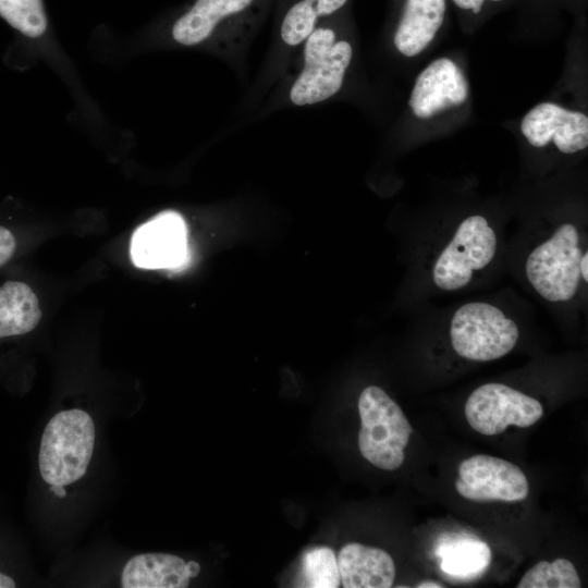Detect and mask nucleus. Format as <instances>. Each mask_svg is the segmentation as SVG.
<instances>
[{"mask_svg":"<svg viewBox=\"0 0 588 588\" xmlns=\"http://www.w3.org/2000/svg\"><path fill=\"white\" fill-rule=\"evenodd\" d=\"M306 39L304 69L290 93L297 106L323 101L338 93L353 54L351 45L335 41L329 28L314 29Z\"/></svg>","mask_w":588,"mask_h":588,"instance_id":"obj_5","label":"nucleus"},{"mask_svg":"<svg viewBox=\"0 0 588 588\" xmlns=\"http://www.w3.org/2000/svg\"><path fill=\"white\" fill-rule=\"evenodd\" d=\"M15 586V580L12 577L0 572V588H14Z\"/></svg>","mask_w":588,"mask_h":588,"instance_id":"obj_25","label":"nucleus"},{"mask_svg":"<svg viewBox=\"0 0 588 588\" xmlns=\"http://www.w3.org/2000/svg\"><path fill=\"white\" fill-rule=\"evenodd\" d=\"M340 584L338 561L330 548L316 547L304 552L297 586L336 588Z\"/></svg>","mask_w":588,"mask_h":588,"instance_id":"obj_20","label":"nucleus"},{"mask_svg":"<svg viewBox=\"0 0 588 588\" xmlns=\"http://www.w3.org/2000/svg\"><path fill=\"white\" fill-rule=\"evenodd\" d=\"M130 250L138 268L181 269L189 258L184 219L175 211L157 215L136 229Z\"/></svg>","mask_w":588,"mask_h":588,"instance_id":"obj_9","label":"nucleus"},{"mask_svg":"<svg viewBox=\"0 0 588 588\" xmlns=\"http://www.w3.org/2000/svg\"><path fill=\"white\" fill-rule=\"evenodd\" d=\"M360 430L358 448L372 465L384 470L404 461L412 427L401 407L379 387L363 390L358 400Z\"/></svg>","mask_w":588,"mask_h":588,"instance_id":"obj_2","label":"nucleus"},{"mask_svg":"<svg viewBox=\"0 0 588 588\" xmlns=\"http://www.w3.org/2000/svg\"><path fill=\"white\" fill-rule=\"evenodd\" d=\"M445 13V0H406L394 35L396 49L405 57L421 53L433 40Z\"/></svg>","mask_w":588,"mask_h":588,"instance_id":"obj_14","label":"nucleus"},{"mask_svg":"<svg viewBox=\"0 0 588 588\" xmlns=\"http://www.w3.org/2000/svg\"><path fill=\"white\" fill-rule=\"evenodd\" d=\"M468 95V81L461 68L442 57L417 76L408 105L416 118L426 120L463 105Z\"/></svg>","mask_w":588,"mask_h":588,"instance_id":"obj_11","label":"nucleus"},{"mask_svg":"<svg viewBox=\"0 0 588 588\" xmlns=\"http://www.w3.org/2000/svg\"><path fill=\"white\" fill-rule=\"evenodd\" d=\"M418 588H442L443 585L436 581H424L417 585Z\"/></svg>","mask_w":588,"mask_h":588,"instance_id":"obj_27","label":"nucleus"},{"mask_svg":"<svg viewBox=\"0 0 588 588\" xmlns=\"http://www.w3.org/2000/svg\"><path fill=\"white\" fill-rule=\"evenodd\" d=\"M50 490L60 498H63L66 494L64 487L61 486H50Z\"/></svg>","mask_w":588,"mask_h":588,"instance_id":"obj_26","label":"nucleus"},{"mask_svg":"<svg viewBox=\"0 0 588 588\" xmlns=\"http://www.w3.org/2000/svg\"><path fill=\"white\" fill-rule=\"evenodd\" d=\"M453 2L464 10H471L474 13H479L485 0H453Z\"/></svg>","mask_w":588,"mask_h":588,"instance_id":"obj_23","label":"nucleus"},{"mask_svg":"<svg viewBox=\"0 0 588 588\" xmlns=\"http://www.w3.org/2000/svg\"><path fill=\"white\" fill-rule=\"evenodd\" d=\"M253 0H197L172 27L175 41L184 46L197 45L207 39L219 21L237 13Z\"/></svg>","mask_w":588,"mask_h":588,"instance_id":"obj_15","label":"nucleus"},{"mask_svg":"<svg viewBox=\"0 0 588 588\" xmlns=\"http://www.w3.org/2000/svg\"><path fill=\"white\" fill-rule=\"evenodd\" d=\"M96 429L91 416L79 408L57 413L46 425L38 452V468L49 486H69L83 478L90 464Z\"/></svg>","mask_w":588,"mask_h":588,"instance_id":"obj_1","label":"nucleus"},{"mask_svg":"<svg viewBox=\"0 0 588 588\" xmlns=\"http://www.w3.org/2000/svg\"><path fill=\"white\" fill-rule=\"evenodd\" d=\"M200 572L195 561L168 553H142L132 556L123 566L121 586L124 588H184Z\"/></svg>","mask_w":588,"mask_h":588,"instance_id":"obj_12","label":"nucleus"},{"mask_svg":"<svg viewBox=\"0 0 588 588\" xmlns=\"http://www.w3.org/2000/svg\"><path fill=\"white\" fill-rule=\"evenodd\" d=\"M579 576L573 563L559 558L553 562L540 561L529 568L517 588H579Z\"/></svg>","mask_w":588,"mask_h":588,"instance_id":"obj_21","label":"nucleus"},{"mask_svg":"<svg viewBox=\"0 0 588 588\" xmlns=\"http://www.w3.org/2000/svg\"><path fill=\"white\" fill-rule=\"evenodd\" d=\"M455 489L463 498L478 502L520 501L529 492L527 478L519 467L485 454L461 462Z\"/></svg>","mask_w":588,"mask_h":588,"instance_id":"obj_8","label":"nucleus"},{"mask_svg":"<svg viewBox=\"0 0 588 588\" xmlns=\"http://www.w3.org/2000/svg\"><path fill=\"white\" fill-rule=\"evenodd\" d=\"M437 554L441 559V569L460 580L480 576L491 561L489 546L471 538L446 540L438 547Z\"/></svg>","mask_w":588,"mask_h":588,"instance_id":"obj_17","label":"nucleus"},{"mask_svg":"<svg viewBox=\"0 0 588 588\" xmlns=\"http://www.w3.org/2000/svg\"><path fill=\"white\" fill-rule=\"evenodd\" d=\"M580 275L587 282L588 281V253L583 254L579 262Z\"/></svg>","mask_w":588,"mask_h":588,"instance_id":"obj_24","label":"nucleus"},{"mask_svg":"<svg viewBox=\"0 0 588 588\" xmlns=\"http://www.w3.org/2000/svg\"><path fill=\"white\" fill-rule=\"evenodd\" d=\"M491 1H501V0H491Z\"/></svg>","mask_w":588,"mask_h":588,"instance_id":"obj_28","label":"nucleus"},{"mask_svg":"<svg viewBox=\"0 0 588 588\" xmlns=\"http://www.w3.org/2000/svg\"><path fill=\"white\" fill-rule=\"evenodd\" d=\"M517 324L498 307L481 302L460 307L452 320L450 338L462 357L488 362L509 354L517 343Z\"/></svg>","mask_w":588,"mask_h":588,"instance_id":"obj_3","label":"nucleus"},{"mask_svg":"<svg viewBox=\"0 0 588 588\" xmlns=\"http://www.w3.org/2000/svg\"><path fill=\"white\" fill-rule=\"evenodd\" d=\"M495 250L497 236L486 218H466L436 261L433 282L445 291H455L467 285L473 271L488 266Z\"/></svg>","mask_w":588,"mask_h":588,"instance_id":"obj_6","label":"nucleus"},{"mask_svg":"<svg viewBox=\"0 0 588 588\" xmlns=\"http://www.w3.org/2000/svg\"><path fill=\"white\" fill-rule=\"evenodd\" d=\"M520 132L537 148L550 143L563 154H575L588 146V118L553 102H540L523 118Z\"/></svg>","mask_w":588,"mask_h":588,"instance_id":"obj_10","label":"nucleus"},{"mask_svg":"<svg viewBox=\"0 0 588 588\" xmlns=\"http://www.w3.org/2000/svg\"><path fill=\"white\" fill-rule=\"evenodd\" d=\"M16 241L13 233L0 225V266L4 265L14 254Z\"/></svg>","mask_w":588,"mask_h":588,"instance_id":"obj_22","label":"nucleus"},{"mask_svg":"<svg viewBox=\"0 0 588 588\" xmlns=\"http://www.w3.org/2000/svg\"><path fill=\"white\" fill-rule=\"evenodd\" d=\"M0 17L30 39L47 32L48 17L42 0H0Z\"/></svg>","mask_w":588,"mask_h":588,"instance_id":"obj_19","label":"nucleus"},{"mask_svg":"<svg viewBox=\"0 0 588 588\" xmlns=\"http://www.w3.org/2000/svg\"><path fill=\"white\" fill-rule=\"evenodd\" d=\"M346 0H303L286 13L282 27V39L290 46L305 40L314 30L318 16L328 15L344 5Z\"/></svg>","mask_w":588,"mask_h":588,"instance_id":"obj_18","label":"nucleus"},{"mask_svg":"<svg viewBox=\"0 0 588 588\" xmlns=\"http://www.w3.org/2000/svg\"><path fill=\"white\" fill-rule=\"evenodd\" d=\"M344 588H389L395 577L391 555L382 549L352 542L336 558Z\"/></svg>","mask_w":588,"mask_h":588,"instance_id":"obj_13","label":"nucleus"},{"mask_svg":"<svg viewBox=\"0 0 588 588\" xmlns=\"http://www.w3.org/2000/svg\"><path fill=\"white\" fill-rule=\"evenodd\" d=\"M543 415L539 401L502 383H486L469 395L465 417L485 436L502 433L510 425L529 427Z\"/></svg>","mask_w":588,"mask_h":588,"instance_id":"obj_7","label":"nucleus"},{"mask_svg":"<svg viewBox=\"0 0 588 588\" xmlns=\"http://www.w3.org/2000/svg\"><path fill=\"white\" fill-rule=\"evenodd\" d=\"M41 316L39 301L29 285L19 281L0 285V338L33 331Z\"/></svg>","mask_w":588,"mask_h":588,"instance_id":"obj_16","label":"nucleus"},{"mask_svg":"<svg viewBox=\"0 0 588 588\" xmlns=\"http://www.w3.org/2000/svg\"><path fill=\"white\" fill-rule=\"evenodd\" d=\"M581 256L577 229L564 223L529 254L525 266L527 279L544 299L568 301L575 295L581 277Z\"/></svg>","mask_w":588,"mask_h":588,"instance_id":"obj_4","label":"nucleus"}]
</instances>
